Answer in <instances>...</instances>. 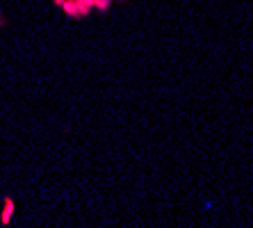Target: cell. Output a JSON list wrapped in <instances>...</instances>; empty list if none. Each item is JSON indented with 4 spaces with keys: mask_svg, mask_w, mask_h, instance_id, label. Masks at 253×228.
<instances>
[{
    "mask_svg": "<svg viewBox=\"0 0 253 228\" xmlns=\"http://www.w3.org/2000/svg\"><path fill=\"white\" fill-rule=\"evenodd\" d=\"M16 199L14 196H5L2 203H0V226H9L16 217Z\"/></svg>",
    "mask_w": 253,
    "mask_h": 228,
    "instance_id": "cell-1",
    "label": "cell"
}]
</instances>
